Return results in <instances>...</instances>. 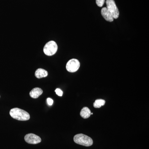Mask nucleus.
Masks as SVG:
<instances>
[{"instance_id": "nucleus-1", "label": "nucleus", "mask_w": 149, "mask_h": 149, "mask_svg": "<svg viewBox=\"0 0 149 149\" xmlns=\"http://www.w3.org/2000/svg\"><path fill=\"white\" fill-rule=\"evenodd\" d=\"M10 114L13 118L19 120L25 121L30 118V115L27 112L18 108L11 109Z\"/></svg>"}, {"instance_id": "nucleus-2", "label": "nucleus", "mask_w": 149, "mask_h": 149, "mask_svg": "<svg viewBox=\"0 0 149 149\" xmlns=\"http://www.w3.org/2000/svg\"><path fill=\"white\" fill-rule=\"evenodd\" d=\"M74 143L84 146L89 147L93 143V139L89 136L83 134H78L74 137Z\"/></svg>"}, {"instance_id": "nucleus-3", "label": "nucleus", "mask_w": 149, "mask_h": 149, "mask_svg": "<svg viewBox=\"0 0 149 149\" xmlns=\"http://www.w3.org/2000/svg\"><path fill=\"white\" fill-rule=\"evenodd\" d=\"M58 50V46L56 43L54 41H51L46 44L44 47V52L46 55L52 56Z\"/></svg>"}, {"instance_id": "nucleus-4", "label": "nucleus", "mask_w": 149, "mask_h": 149, "mask_svg": "<svg viewBox=\"0 0 149 149\" xmlns=\"http://www.w3.org/2000/svg\"><path fill=\"white\" fill-rule=\"evenodd\" d=\"M107 8L112 15L113 18L117 19L119 17V12L114 0H107Z\"/></svg>"}, {"instance_id": "nucleus-5", "label": "nucleus", "mask_w": 149, "mask_h": 149, "mask_svg": "<svg viewBox=\"0 0 149 149\" xmlns=\"http://www.w3.org/2000/svg\"><path fill=\"white\" fill-rule=\"evenodd\" d=\"M80 66V63L76 59H72L68 62L66 65L67 70L68 72H76Z\"/></svg>"}, {"instance_id": "nucleus-6", "label": "nucleus", "mask_w": 149, "mask_h": 149, "mask_svg": "<svg viewBox=\"0 0 149 149\" xmlns=\"http://www.w3.org/2000/svg\"><path fill=\"white\" fill-rule=\"evenodd\" d=\"M24 140L27 143L37 144L41 143L42 139L33 133L27 134L24 137Z\"/></svg>"}, {"instance_id": "nucleus-7", "label": "nucleus", "mask_w": 149, "mask_h": 149, "mask_svg": "<svg viewBox=\"0 0 149 149\" xmlns=\"http://www.w3.org/2000/svg\"><path fill=\"white\" fill-rule=\"evenodd\" d=\"M101 14L103 17L107 21L111 22L114 20V18L113 17L112 15L109 12V11L108 10L106 7H104L102 8Z\"/></svg>"}, {"instance_id": "nucleus-8", "label": "nucleus", "mask_w": 149, "mask_h": 149, "mask_svg": "<svg viewBox=\"0 0 149 149\" xmlns=\"http://www.w3.org/2000/svg\"><path fill=\"white\" fill-rule=\"evenodd\" d=\"M43 93V91L42 89L39 88H36L32 89L29 93L30 97L32 98L36 99Z\"/></svg>"}, {"instance_id": "nucleus-9", "label": "nucleus", "mask_w": 149, "mask_h": 149, "mask_svg": "<svg viewBox=\"0 0 149 149\" xmlns=\"http://www.w3.org/2000/svg\"><path fill=\"white\" fill-rule=\"evenodd\" d=\"M48 74L47 71L45 70L42 69V68H39L37 69L35 72V77L39 79L47 77Z\"/></svg>"}, {"instance_id": "nucleus-10", "label": "nucleus", "mask_w": 149, "mask_h": 149, "mask_svg": "<svg viewBox=\"0 0 149 149\" xmlns=\"http://www.w3.org/2000/svg\"><path fill=\"white\" fill-rule=\"evenodd\" d=\"M80 115L83 118H88L90 117L91 115L90 109L87 107H84L80 111Z\"/></svg>"}, {"instance_id": "nucleus-11", "label": "nucleus", "mask_w": 149, "mask_h": 149, "mask_svg": "<svg viewBox=\"0 0 149 149\" xmlns=\"http://www.w3.org/2000/svg\"><path fill=\"white\" fill-rule=\"evenodd\" d=\"M105 104V101L102 99H100V100H97L95 101L93 104V106L95 108H99L101 107L104 105Z\"/></svg>"}, {"instance_id": "nucleus-12", "label": "nucleus", "mask_w": 149, "mask_h": 149, "mask_svg": "<svg viewBox=\"0 0 149 149\" xmlns=\"http://www.w3.org/2000/svg\"><path fill=\"white\" fill-rule=\"evenodd\" d=\"M97 5L100 7H101L104 5L105 2V0H96Z\"/></svg>"}, {"instance_id": "nucleus-13", "label": "nucleus", "mask_w": 149, "mask_h": 149, "mask_svg": "<svg viewBox=\"0 0 149 149\" xmlns=\"http://www.w3.org/2000/svg\"><path fill=\"white\" fill-rule=\"evenodd\" d=\"M55 91L56 94L60 96V97H61V96L63 95V93L62 91L61 90H60V89L57 88V89H56Z\"/></svg>"}, {"instance_id": "nucleus-14", "label": "nucleus", "mask_w": 149, "mask_h": 149, "mask_svg": "<svg viewBox=\"0 0 149 149\" xmlns=\"http://www.w3.org/2000/svg\"><path fill=\"white\" fill-rule=\"evenodd\" d=\"M47 104L49 105L52 106L53 104L54 101L52 99L48 98L47 99Z\"/></svg>"}, {"instance_id": "nucleus-15", "label": "nucleus", "mask_w": 149, "mask_h": 149, "mask_svg": "<svg viewBox=\"0 0 149 149\" xmlns=\"http://www.w3.org/2000/svg\"><path fill=\"white\" fill-rule=\"evenodd\" d=\"M91 114H92V115H93V113H91Z\"/></svg>"}, {"instance_id": "nucleus-16", "label": "nucleus", "mask_w": 149, "mask_h": 149, "mask_svg": "<svg viewBox=\"0 0 149 149\" xmlns=\"http://www.w3.org/2000/svg\"></svg>"}]
</instances>
